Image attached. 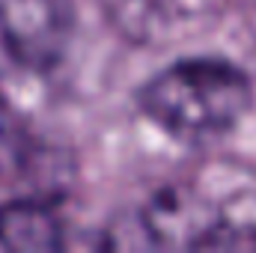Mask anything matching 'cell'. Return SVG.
<instances>
[{"label": "cell", "mask_w": 256, "mask_h": 253, "mask_svg": "<svg viewBox=\"0 0 256 253\" xmlns=\"http://www.w3.org/2000/svg\"><path fill=\"white\" fill-rule=\"evenodd\" d=\"M250 78L226 60H179L140 90V110L173 137H214L242 122Z\"/></svg>", "instance_id": "obj_1"}, {"label": "cell", "mask_w": 256, "mask_h": 253, "mask_svg": "<svg viewBox=\"0 0 256 253\" xmlns=\"http://www.w3.org/2000/svg\"><path fill=\"white\" fill-rule=\"evenodd\" d=\"M72 30V0H0V45L21 68L45 72L57 66Z\"/></svg>", "instance_id": "obj_2"}, {"label": "cell", "mask_w": 256, "mask_h": 253, "mask_svg": "<svg viewBox=\"0 0 256 253\" xmlns=\"http://www.w3.org/2000/svg\"><path fill=\"white\" fill-rule=\"evenodd\" d=\"M63 220L45 202H9L0 208V244L18 253H51L63 248Z\"/></svg>", "instance_id": "obj_3"}, {"label": "cell", "mask_w": 256, "mask_h": 253, "mask_svg": "<svg viewBox=\"0 0 256 253\" xmlns=\"http://www.w3.org/2000/svg\"><path fill=\"white\" fill-rule=\"evenodd\" d=\"M6 134H9V110H6V104H3V98H0V149H3V143H6Z\"/></svg>", "instance_id": "obj_4"}]
</instances>
